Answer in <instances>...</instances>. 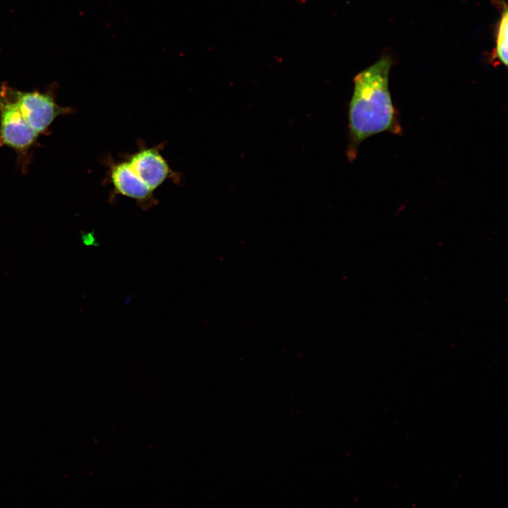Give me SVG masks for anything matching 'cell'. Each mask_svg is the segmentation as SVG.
<instances>
[{
	"label": "cell",
	"instance_id": "obj_1",
	"mask_svg": "<svg viewBox=\"0 0 508 508\" xmlns=\"http://www.w3.org/2000/svg\"><path fill=\"white\" fill-rule=\"evenodd\" d=\"M392 64L389 56L356 75L349 107V144L347 157H356L358 148L367 138L384 132L401 135L399 113L389 89V74Z\"/></svg>",
	"mask_w": 508,
	"mask_h": 508
},
{
	"label": "cell",
	"instance_id": "obj_2",
	"mask_svg": "<svg viewBox=\"0 0 508 508\" xmlns=\"http://www.w3.org/2000/svg\"><path fill=\"white\" fill-rule=\"evenodd\" d=\"M0 91L16 106L28 124L39 134L43 133L66 108L59 106L54 97L39 91L24 92L3 85Z\"/></svg>",
	"mask_w": 508,
	"mask_h": 508
},
{
	"label": "cell",
	"instance_id": "obj_3",
	"mask_svg": "<svg viewBox=\"0 0 508 508\" xmlns=\"http://www.w3.org/2000/svg\"><path fill=\"white\" fill-rule=\"evenodd\" d=\"M39 135L14 103L0 91V146L25 153L34 145Z\"/></svg>",
	"mask_w": 508,
	"mask_h": 508
},
{
	"label": "cell",
	"instance_id": "obj_4",
	"mask_svg": "<svg viewBox=\"0 0 508 508\" xmlns=\"http://www.w3.org/2000/svg\"><path fill=\"white\" fill-rule=\"evenodd\" d=\"M126 160L134 172L152 192L167 179L176 180V175L160 153L158 147H141Z\"/></svg>",
	"mask_w": 508,
	"mask_h": 508
},
{
	"label": "cell",
	"instance_id": "obj_5",
	"mask_svg": "<svg viewBox=\"0 0 508 508\" xmlns=\"http://www.w3.org/2000/svg\"><path fill=\"white\" fill-rule=\"evenodd\" d=\"M109 177L119 194L135 200L145 208L152 205V191L134 172L126 159L110 164Z\"/></svg>",
	"mask_w": 508,
	"mask_h": 508
},
{
	"label": "cell",
	"instance_id": "obj_6",
	"mask_svg": "<svg viewBox=\"0 0 508 508\" xmlns=\"http://www.w3.org/2000/svg\"><path fill=\"white\" fill-rule=\"evenodd\" d=\"M501 7V16L497 25L496 44L493 58L505 66L507 65L508 52V15L507 4L502 0H495Z\"/></svg>",
	"mask_w": 508,
	"mask_h": 508
}]
</instances>
